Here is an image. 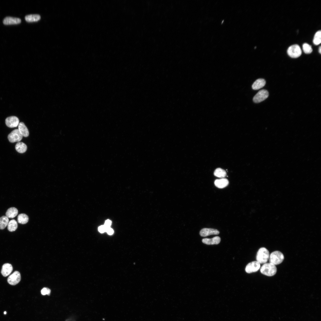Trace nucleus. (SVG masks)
<instances>
[{
    "label": "nucleus",
    "mask_w": 321,
    "mask_h": 321,
    "mask_svg": "<svg viewBox=\"0 0 321 321\" xmlns=\"http://www.w3.org/2000/svg\"><path fill=\"white\" fill-rule=\"evenodd\" d=\"M277 270L275 265L270 262L264 264L260 269V272L262 274L269 276L274 275Z\"/></svg>",
    "instance_id": "obj_1"
},
{
    "label": "nucleus",
    "mask_w": 321,
    "mask_h": 321,
    "mask_svg": "<svg viewBox=\"0 0 321 321\" xmlns=\"http://www.w3.org/2000/svg\"><path fill=\"white\" fill-rule=\"evenodd\" d=\"M269 257V252L268 250L265 247H262L257 252L256 260L260 264H265L268 261Z\"/></svg>",
    "instance_id": "obj_2"
},
{
    "label": "nucleus",
    "mask_w": 321,
    "mask_h": 321,
    "mask_svg": "<svg viewBox=\"0 0 321 321\" xmlns=\"http://www.w3.org/2000/svg\"><path fill=\"white\" fill-rule=\"evenodd\" d=\"M284 257L283 254L279 251H275L270 255L269 262L275 265L281 264L283 261Z\"/></svg>",
    "instance_id": "obj_3"
},
{
    "label": "nucleus",
    "mask_w": 321,
    "mask_h": 321,
    "mask_svg": "<svg viewBox=\"0 0 321 321\" xmlns=\"http://www.w3.org/2000/svg\"><path fill=\"white\" fill-rule=\"evenodd\" d=\"M287 53L289 56L292 58H297L301 54L302 51L300 47L295 44L290 46L288 48Z\"/></svg>",
    "instance_id": "obj_4"
},
{
    "label": "nucleus",
    "mask_w": 321,
    "mask_h": 321,
    "mask_svg": "<svg viewBox=\"0 0 321 321\" xmlns=\"http://www.w3.org/2000/svg\"><path fill=\"white\" fill-rule=\"evenodd\" d=\"M23 136L18 129L12 131L8 136V139L11 143L19 142L22 139Z\"/></svg>",
    "instance_id": "obj_5"
},
{
    "label": "nucleus",
    "mask_w": 321,
    "mask_h": 321,
    "mask_svg": "<svg viewBox=\"0 0 321 321\" xmlns=\"http://www.w3.org/2000/svg\"><path fill=\"white\" fill-rule=\"evenodd\" d=\"M268 95L269 93L267 90H260L254 96L253 98V101L255 103H260L267 98Z\"/></svg>",
    "instance_id": "obj_6"
},
{
    "label": "nucleus",
    "mask_w": 321,
    "mask_h": 321,
    "mask_svg": "<svg viewBox=\"0 0 321 321\" xmlns=\"http://www.w3.org/2000/svg\"><path fill=\"white\" fill-rule=\"evenodd\" d=\"M21 276L20 273L15 271L10 275L7 278V282L10 284L15 285L18 284L21 281Z\"/></svg>",
    "instance_id": "obj_7"
},
{
    "label": "nucleus",
    "mask_w": 321,
    "mask_h": 321,
    "mask_svg": "<svg viewBox=\"0 0 321 321\" xmlns=\"http://www.w3.org/2000/svg\"><path fill=\"white\" fill-rule=\"evenodd\" d=\"M260 264L257 261H254L248 263L245 268L246 272L248 273L255 272L259 270Z\"/></svg>",
    "instance_id": "obj_8"
},
{
    "label": "nucleus",
    "mask_w": 321,
    "mask_h": 321,
    "mask_svg": "<svg viewBox=\"0 0 321 321\" xmlns=\"http://www.w3.org/2000/svg\"><path fill=\"white\" fill-rule=\"evenodd\" d=\"M19 119L16 117L12 116L7 117L5 119L6 125L10 128L17 127L19 124Z\"/></svg>",
    "instance_id": "obj_9"
},
{
    "label": "nucleus",
    "mask_w": 321,
    "mask_h": 321,
    "mask_svg": "<svg viewBox=\"0 0 321 321\" xmlns=\"http://www.w3.org/2000/svg\"><path fill=\"white\" fill-rule=\"evenodd\" d=\"M219 233V231L216 229L207 228L202 229L199 232L201 236L204 237L212 235H217Z\"/></svg>",
    "instance_id": "obj_10"
},
{
    "label": "nucleus",
    "mask_w": 321,
    "mask_h": 321,
    "mask_svg": "<svg viewBox=\"0 0 321 321\" xmlns=\"http://www.w3.org/2000/svg\"><path fill=\"white\" fill-rule=\"evenodd\" d=\"M12 270L13 268L11 264L8 263H5L2 266L1 273L3 276L6 277L11 273Z\"/></svg>",
    "instance_id": "obj_11"
},
{
    "label": "nucleus",
    "mask_w": 321,
    "mask_h": 321,
    "mask_svg": "<svg viewBox=\"0 0 321 321\" xmlns=\"http://www.w3.org/2000/svg\"><path fill=\"white\" fill-rule=\"evenodd\" d=\"M221 238L219 236H215L212 238H204L202 239L203 243L208 245L218 244L221 241Z\"/></svg>",
    "instance_id": "obj_12"
},
{
    "label": "nucleus",
    "mask_w": 321,
    "mask_h": 321,
    "mask_svg": "<svg viewBox=\"0 0 321 321\" xmlns=\"http://www.w3.org/2000/svg\"><path fill=\"white\" fill-rule=\"evenodd\" d=\"M21 19L18 18L11 17H7L3 20V23L5 25L18 24L21 22Z\"/></svg>",
    "instance_id": "obj_13"
},
{
    "label": "nucleus",
    "mask_w": 321,
    "mask_h": 321,
    "mask_svg": "<svg viewBox=\"0 0 321 321\" xmlns=\"http://www.w3.org/2000/svg\"><path fill=\"white\" fill-rule=\"evenodd\" d=\"M229 183L228 180L226 178L217 179L214 182L215 186L219 188H222L226 187L228 185Z\"/></svg>",
    "instance_id": "obj_14"
},
{
    "label": "nucleus",
    "mask_w": 321,
    "mask_h": 321,
    "mask_svg": "<svg viewBox=\"0 0 321 321\" xmlns=\"http://www.w3.org/2000/svg\"><path fill=\"white\" fill-rule=\"evenodd\" d=\"M265 84L266 81L265 79L262 78L258 79L253 84L252 87L253 89L258 90L263 87Z\"/></svg>",
    "instance_id": "obj_15"
},
{
    "label": "nucleus",
    "mask_w": 321,
    "mask_h": 321,
    "mask_svg": "<svg viewBox=\"0 0 321 321\" xmlns=\"http://www.w3.org/2000/svg\"><path fill=\"white\" fill-rule=\"evenodd\" d=\"M18 129L24 137H27L29 135L28 130L25 124L22 122L19 123L18 125Z\"/></svg>",
    "instance_id": "obj_16"
},
{
    "label": "nucleus",
    "mask_w": 321,
    "mask_h": 321,
    "mask_svg": "<svg viewBox=\"0 0 321 321\" xmlns=\"http://www.w3.org/2000/svg\"><path fill=\"white\" fill-rule=\"evenodd\" d=\"M18 213V210L16 208L11 207L7 210L6 213V215L8 218H13L17 216Z\"/></svg>",
    "instance_id": "obj_17"
},
{
    "label": "nucleus",
    "mask_w": 321,
    "mask_h": 321,
    "mask_svg": "<svg viewBox=\"0 0 321 321\" xmlns=\"http://www.w3.org/2000/svg\"><path fill=\"white\" fill-rule=\"evenodd\" d=\"M15 148L18 152L22 153L25 152L26 151L27 147L26 145L24 143L19 142L16 144Z\"/></svg>",
    "instance_id": "obj_18"
},
{
    "label": "nucleus",
    "mask_w": 321,
    "mask_h": 321,
    "mask_svg": "<svg viewBox=\"0 0 321 321\" xmlns=\"http://www.w3.org/2000/svg\"><path fill=\"white\" fill-rule=\"evenodd\" d=\"M25 18L27 22H31L38 21L40 19V16L38 14H31L26 15Z\"/></svg>",
    "instance_id": "obj_19"
},
{
    "label": "nucleus",
    "mask_w": 321,
    "mask_h": 321,
    "mask_svg": "<svg viewBox=\"0 0 321 321\" xmlns=\"http://www.w3.org/2000/svg\"><path fill=\"white\" fill-rule=\"evenodd\" d=\"M18 227L17 222L14 219L9 221L7 225V229L11 232L15 231Z\"/></svg>",
    "instance_id": "obj_20"
},
{
    "label": "nucleus",
    "mask_w": 321,
    "mask_h": 321,
    "mask_svg": "<svg viewBox=\"0 0 321 321\" xmlns=\"http://www.w3.org/2000/svg\"><path fill=\"white\" fill-rule=\"evenodd\" d=\"M17 221L20 224H25L28 222L29 217L28 215L25 214H20L18 216Z\"/></svg>",
    "instance_id": "obj_21"
},
{
    "label": "nucleus",
    "mask_w": 321,
    "mask_h": 321,
    "mask_svg": "<svg viewBox=\"0 0 321 321\" xmlns=\"http://www.w3.org/2000/svg\"><path fill=\"white\" fill-rule=\"evenodd\" d=\"M9 222L8 218L6 216L0 217V229H4L7 226Z\"/></svg>",
    "instance_id": "obj_22"
},
{
    "label": "nucleus",
    "mask_w": 321,
    "mask_h": 321,
    "mask_svg": "<svg viewBox=\"0 0 321 321\" xmlns=\"http://www.w3.org/2000/svg\"><path fill=\"white\" fill-rule=\"evenodd\" d=\"M214 175L220 178L224 177L226 176V172L224 170L220 168L216 169L214 173Z\"/></svg>",
    "instance_id": "obj_23"
},
{
    "label": "nucleus",
    "mask_w": 321,
    "mask_h": 321,
    "mask_svg": "<svg viewBox=\"0 0 321 321\" xmlns=\"http://www.w3.org/2000/svg\"><path fill=\"white\" fill-rule=\"evenodd\" d=\"M321 42V31L320 30L317 32L315 34L313 40V43L314 45H317L320 44Z\"/></svg>",
    "instance_id": "obj_24"
},
{
    "label": "nucleus",
    "mask_w": 321,
    "mask_h": 321,
    "mask_svg": "<svg viewBox=\"0 0 321 321\" xmlns=\"http://www.w3.org/2000/svg\"><path fill=\"white\" fill-rule=\"evenodd\" d=\"M303 49L304 52L306 54H309L312 51L311 46L307 43H304L303 45Z\"/></svg>",
    "instance_id": "obj_25"
},
{
    "label": "nucleus",
    "mask_w": 321,
    "mask_h": 321,
    "mask_svg": "<svg viewBox=\"0 0 321 321\" xmlns=\"http://www.w3.org/2000/svg\"><path fill=\"white\" fill-rule=\"evenodd\" d=\"M51 293V290L47 288H43L41 290V294L43 295H49Z\"/></svg>",
    "instance_id": "obj_26"
},
{
    "label": "nucleus",
    "mask_w": 321,
    "mask_h": 321,
    "mask_svg": "<svg viewBox=\"0 0 321 321\" xmlns=\"http://www.w3.org/2000/svg\"><path fill=\"white\" fill-rule=\"evenodd\" d=\"M98 229L99 231L101 233H103L106 232V228L104 225L100 226Z\"/></svg>",
    "instance_id": "obj_27"
},
{
    "label": "nucleus",
    "mask_w": 321,
    "mask_h": 321,
    "mask_svg": "<svg viewBox=\"0 0 321 321\" xmlns=\"http://www.w3.org/2000/svg\"><path fill=\"white\" fill-rule=\"evenodd\" d=\"M106 232L109 235H112L114 233V230L110 227L107 228Z\"/></svg>",
    "instance_id": "obj_28"
},
{
    "label": "nucleus",
    "mask_w": 321,
    "mask_h": 321,
    "mask_svg": "<svg viewBox=\"0 0 321 321\" xmlns=\"http://www.w3.org/2000/svg\"><path fill=\"white\" fill-rule=\"evenodd\" d=\"M111 224V221L109 220H107L105 221L104 225L106 227H110Z\"/></svg>",
    "instance_id": "obj_29"
},
{
    "label": "nucleus",
    "mask_w": 321,
    "mask_h": 321,
    "mask_svg": "<svg viewBox=\"0 0 321 321\" xmlns=\"http://www.w3.org/2000/svg\"><path fill=\"white\" fill-rule=\"evenodd\" d=\"M65 321H75L74 319H67Z\"/></svg>",
    "instance_id": "obj_30"
},
{
    "label": "nucleus",
    "mask_w": 321,
    "mask_h": 321,
    "mask_svg": "<svg viewBox=\"0 0 321 321\" xmlns=\"http://www.w3.org/2000/svg\"><path fill=\"white\" fill-rule=\"evenodd\" d=\"M319 51L320 54H321V47L320 46L319 49Z\"/></svg>",
    "instance_id": "obj_31"
},
{
    "label": "nucleus",
    "mask_w": 321,
    "mask_h": 321,
    "mask_svg": "<svg viewBox=\"0 0 321 321\" xmlns=\"http://www.w3.org/2000/svg\"><path fill=\"white\" fill-rule=\"evenodd\" d=\"M6 313H7V312H6V311H4V314H6Z\"/></svg>",
    "instance_id": "obj_32"
}]
</instances>
